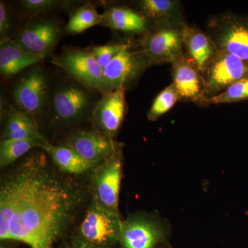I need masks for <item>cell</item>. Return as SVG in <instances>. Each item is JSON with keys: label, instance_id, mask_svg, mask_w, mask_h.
Listing matches in <instances>:
<instances>
[{"label": "cell", "instance_id": "obj_16", "mask_svg": "<svg viewBox=\"0 0 248 248\" xmlns=\"http://www.w3.org/2000/svg\"><path fill=\"white\" fill-rule=\"evenodd\" d=\"M138 6L139 12L148 19L152 28L186 24L182 4L177 0H142Z\"/></svg>", "mask_w": 248, "mask_h": 248}, {"label": "cell", "instance_id": "obj_15", "mask_svg": "<svg viewBox=\"0 0 248 248\" xmlns=\"http://www.w3.org/2000/svg\"><path fill=\"white\" fill-rule=\"evenodd\" d=\"M184 52L203 74L218 50L211 37L198 28L186 24L184 29Z\"/></svg>", "mask_w": 248, "mask_h": 248}, {"label": "cell", "instance_id": "obj_26", "mask_svg": "<svg viewBox=\"0 0 248 248\" xmlns=\"http://www.w3.org/2000/svg\"><path fill=\"white\" fill-rule=\"evenodd\" d=\"M125 45H126L119 44V45L100 46L94 47L91 49V52L98 64L104 69L107 65L122 51Z\"/></svg>", "mask_w": 248, "mask_h": 248}, {"label": "cell", "instance_id": "obj_8", "mask_svg": "<svg viewBox=\"0 0 248 248\" xmlns=\"http://www.w3.org/2000/svg\"><path fill=\"white\" fill-rule=\"evenodd\" d=\"M151 66L143 53L133 51L126 45L104 69L108 91L126 86L135 82L148 67Z\"/></svg>", "mask_w": 248, "mask_h": 248}, {"label": "cell", "instance_id": "obj_1", "mask_svg": "<svg viewBox=\"0 0 248 248\" xmlns=\"http://www.w3.org/2000/svg\"><path fill=\"white\" fill-rule=\"evenodd\" d=\"M81 192L59 177L44 154L29 155L0 187V239L52 248L69 226Z\"/></svg>", "mask_w": 248, "mask_h": 248}, {"label": "cell", "instance_id": "obj_27", "mask_svg": "<svg viewBox=\"0 0 248 248\" xmlns=\"http://www.w3.org/2000/svg\"><path fill=\"white\" fill-rule=\"evenodd\" d=\"M22 4L26 9L31 12H40L53 9L57 4V1L52 0H24Z\"/></svg>", "mask_w": 248, "mask_h": 248}, {"label": "cell", "instance_id": "obj_7", "mask_svg": "<svg viewBox=\"0 0 248 248\" xmlns=\"http://www.w3.org/2000/svg\"><path fill=\"white\" fill-rule=\"evenodd\" d=\"M54 64L89 89L108 93L104 69L98 64L91 51L73 50L54 59Z\"/></svg>", "mask_w": 248, "mask_h": 248}, {"label": "cell", "instance_id": "obj_12", "mask_svg": "<svg viewBox=\"0 0 248 248\" xmlns=\"http://www.w3.org/2000/svg\"><path fill=\"white\" fill-rule=\"evenodd\" d=\"M125 110V89L104 93L93 109V123L97 130L113 138L122 125Z\"/></svg>", "mask_w": 248, "mask_h": 248}, {"label": "cell", "instance_id": "obj_29", "mask_svg": "<svg viewBox=\"0 0 248 248\" xmlns=\"http://www.w3.org/2000/svg\"><path fill=\"white\" fill-rule=\"evenodd\" d=\"M71 248H83L80 247V246H77V245H76V246H75L74 247Z\"/></svg>", "mask_w": 248, "mask_h": 248}, {"label": "cell", "instance_id": "obj_9", "mask_svg": "<svg viewBox=\"0 0 248 248\" xmlns=\"http://www.w3.org/2000/svg\"><path fill=\"white\" fill-rule=\"evenodd\" d=\"M48 84L41 67L34 66L26 72L16 83L14 98L19 108L35 118L46 108Z\"/></svg>", "mask_w": 248, "mask_h": 248}, {"label": "cell", "instance_id": "obj_18", "mask_svg": "<svg viewBox=\"0 0 248 248\" xmlns=\"http://www.w3.org/2000/svg\"><path fill=\"white\" fill-rule=\"evenodd\" d=\"M45 58L30 53L16 45L13 41L1 42L0 71L4 76H12L40 63Z\"/></svg>", "mask_w": 248, "mask_h": 248}, {"label": "cell", "instance_id": "obj_21", "mask_svg": "<svg viewBox=\"0 0 248 248\" xmlns=\"http://www.w3.org/2000/svg\"><path fill=\"white\" fill-rule=\"evenodd\" d=\"M40 135L42 134L38 124L32 116L19 108H12L9 110L1 140H19Z\"/></svg>", "mask_w": 248, "mask_h": 248}, {"label": "cell", "instance_id": "obj_25", "mask_svg": "<svg viewBox=\"0 0 248 248\" xmlns=\"http://www.w3.org/2000/svg\"><path fill=\"white\" fill-rule=\"evenodd\" d=\"M180 100L175 86L171 83L155 98L148 112V120L155 121L164 115Z\"/></svg>", "mask_w": 248, "mask_h": 248}, {"label": "cell", "instance_id": "obj_30", "mask_svg": "<svg viewBox=\"0 0 248 248\" xmlns=\"http://www.w3.org/2000/svg\"><path fill=\"white\" fill-rule=\"evenodd\" d=\"M5 248L4 247V246H1V248Z\"/></svg>", "mask_w": 248, "mask_h": 248}, {"label": "cell", "instance_id": "obj_22", "mask_svg": "<svg viewBox=\"0 0 248 248\" xmlns=\"http://www.w3.org/2000/svg\"><path fill=\"white\" fill-rule=\"evenodd\" d=\"M47 143L48 141L42 135L19 140H1L0 144L1 168H5L13 164L32 148H43Z\"/></svg>", "mask_w": 248, "mask_h": 248}, {"label": "cell", "instance_id": "obj_2", "mask_svg": "<svg viewBox=\"0 0 248 248\" xmlns=\"http://www.w3.org/2000/svg\"><path fill=\"white\" fill-rule=\"evenodd\" d=\"M122 226L120 213L93 200L80 225L79 240L76 245L83 248H106L120 241Z\"/></svg>", "mask_w": 248, "mask_h": 248}, {"label": "cell", "instance_id": "obj_23", "mask_svg": "<svg viewBox=\"0 0 248 248\" xmlns=\"http://www.w3.org/2000/svg\"><path fill=\"white\" fill-rule=\"evenodd\" d=\"M104 14L97 12L94 6L86 4L77 10L68 21L66 31L71 33H79L97 24H102Z\"/></svg>", "mask_w": 248, "mask_h": 248}, {"label": "cell", "instance_id": "obj_11", "mask_svg": "<svg viewBox=\"0 0 248 248\" xmlns=\"http://www.w3.org/2000/svg\"><path fill=\"white\" fill-rule=\"evenodd\" d=\"M89 93L75 85H64L54 91L50 99L52 115L57 122L71 123L84 117L91 108Z\"/></svg>", "mask_w": 248, "mask_h": 248}, {"label": "cell", "instance_id": "obj_13", "mask_svg": "<svg viewBox=\"0 0 248 248\" xmlns=\"http://www.w3.org/2000/svg\"><path fill=\"white\" fill-rule=\"evenodd\" d=\"M60 35L56 23L39 20L30 23L12 41L24 50L45 58L55 47Z\"/></svg>", "mask_w": 248, "mask_h": 248}, {"label": "cell", "instance_id": "obj_28", "mask_svg": "<svg viewBox=\"0 0 248 248\" xmlns=\"http://www.w3.org/2000/svg\"><path fill=\"white\" fill-rule=\"evenodd\" d=\"M11 19L6 4L2 1H0V35L1 42L5 41L6 34L11 30Z\"/></svg>", "mask_w": 248, "mask_h": 248}, {"label": "cell", "instance_id": "obj_24", "mask_svg": "<svg viewBox=\"0 0 248 248\" xmlns=\"http://www.w3.org/2000/svg\"><path fill=\"white\" fill-rule=\"evenodd\" d=\"M248 100V78L232 85L223 92L204 99L201 106L231 104Z\"/></svg>", "mask_w": 248, "mask_h": 248}, {"label": "cell", "instance_id": "obj_5", "mask_svg": "<svg viewBox=\"0 0 248 248\" xmlns=\"http://www.w3.org/2000/svg\"><path fill=\"white\" fill-rule=\"evenodd\" d=\"M203 99L225 91L232 85L248 78V62L234 55L218 51L203 74Z\"/></svg>", "mask_w": 248, "mask_h": 248}, {"label": "cell", "instance_id": "obj_10", "mask_svg": "<svg viewBox=\"0 0 248 248\" xmlns=\"http://www.w3.org/2000/svg\"><path fill=\"white\" fill-rule=\"evenodd\" d=\"M66 146L95 166L121 151L113 138L97 130L75 132L68 136Z\"/></svg>", "mask_w": 248, "mask_h": 248}, {"label": "cell", "instance_id": "obj_17", "mask_svg": "<svg viewBox=\"0 0 248 248\" xmlns=\"http://www.w3.org/2000/svg\"><path fill=\"white\" fill-rule=\"evenodd\" d=\"M158 227L144 218L122 221L120 241L124 248H155L161 239Z\"/></svg>", "mask_w": 248, "mask_h": 248}, {"label": "cell", "instance_id": "obj_6", "mask_svg": "<svg viewBox=\"0 0 248 248\" xmlns=\"http://www.w3.org/2000/svg\"><path fill=\"white\" fill-rule=\"evenodd\" d=\"M91 190L93 200L104 208L119 213V196L122 181L121 151L93 169Z\"/></svg>", "mask_w": 248, "mask_h": 248}, {"label": "cell", "instance_id": "obj_3", "mask_svg": "<svg viewBox=\"0 0 248 248\" xmlns=\"http://www.w3.org/2000/svg\"><path fill=\"white\" fill-rule=\"evenodd\" d=\"M206 32L218 51L248 62V17L233 13L217 15L209 19Z\"/></svg>", "mask_w": 248, "mask_h": 248}, {"label": "cell", "instance_id": "obj_19", "mask_svg": "<svg viewBox=\"0 0 248 248\" xmlns=\"http://www.w3.org/2000/svg\"><path fill=\"white\" fill-rule=\"evenodd\" d=\"M102 25L114 30L146 34L151 24L140 12L125 7H112L104 14Z\"/></svg>", "mask_w": 248, "mask_h": 248}, {"label": "cell", "instance_id": "obj_20", "mask_svg": "<svg viewBox=\"0 0 248 248\" xmlns=\"http://www.w3.org/2000/svg\"><path fill=\"white\" fill-rule=\"evenodd\" d=\"M42 149L46 152L54 164L62 172L79 174L87 172L96 166L67 146H53L48 142Z\"/></svg>", "mask_w": 248, "mask_h": 248}, {"label": "cell", "instance_id": "obj_4", "mask_svg": "<svg viewBox=\"0 0 248 248\" xmlns=\"http://www.w3.org/2000/svg\"><path fill=\"white\" fill-rule=\"evenodd\" d=\"M182 25L152 28L143 39L141 51L151 66L172 63L184 53Z\"/></svg>", "mask_w": 248, "mask_h": 248}, {"label": "cell", "instance_id": "obj_14", "mask_svg": "<svg viewBox=\"0 0 248 248\" xmlns=\"http://www.w3.org/2000/svg\"><path fill=\"white\" fill-rule=\"evenodd\" d=\"M172 76L180 100L200 105L203 99V76L185 52L172 63Z\"/></svg>", "mask_w": 248, "mask_h": 248}]
</instances>
